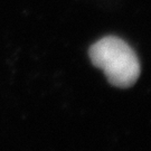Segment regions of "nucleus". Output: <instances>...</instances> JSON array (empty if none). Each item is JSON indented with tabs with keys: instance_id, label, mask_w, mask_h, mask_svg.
Returning a JSON list of instances; mask_svg holds the SVG:
<instances>
[{
	"instance_id": "1",
	"label": "nucleus",
	"mask_w": 151,
	"mask_h": 151,
	"mask_svg": "<svg viewBox=\"0 0 151 151\" xmlns=\"http://www.w3.org/2000/svg\"><path fill=\"white\" fill-rule=\"evenodd\" d=\"M92 64L103 70L113 86H132L140 75V63L134 50L121 38L106 36L88 49Z\"/></svg>"
}]
</instances>
